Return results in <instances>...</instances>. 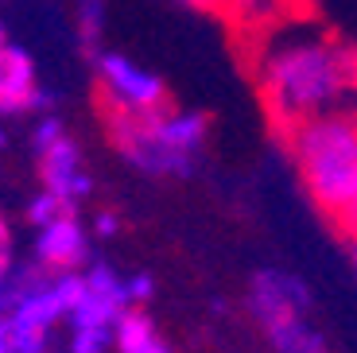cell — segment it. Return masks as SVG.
Returning a JSON list of instances; mask_svg holds the SVG:
<instances>
[{"instance_id": "17", "label": "cell", "mask_w": 357, "mask_h": 353, "mask_svg": "<svg viewBox=\"0 0 357 353\" xmlns=\"http://www.w3.org/2000/svg\"><path fill=\"white\" fill-rule=\"evenodd\" d=\"M8 303H12V287H8V280H0V315L8 310Z\"/></svg>"}, {"instance_id": "8", "label": "cell", "mask_w": 357, "mask_h": 353, "mask_svg": "<svg viewBox=\"0 0 357 353\" xmlns=\"http://www.w3.org/2000/svg\"><path fill=\"white\" fill-rule=\"evenodd\" d=\"M43 93L36 86V66L20 47L0 43V109L4 113H24V109H39Z\"/></svg>"}, {"instance_id": "20", "label": "cell", "mask_w": 357, "mask_h": 353, "mask_svg": "<svg viewBox=\"0 0 357 353\" xmlns=\"http://www.w3.org/2000/svg\"><path fill=\"white\" fill-rule=\"evenodd\" d=\"M0 43H4V31H0Z\"/></svg>"}, {"instance_id": "6", "label": "cell", "mask_w": 357, "mask_h": 353, "mask_svg": "<svg viewBox=\"0 0 357 353\" xmlns=\"http://www.w3.org/2000/svg\"><path fill=\"white\" fill-rule=\"evenodd\" d=\"M98 82H101V93L109 101V113H160L167 109V86L160 82V74L144 70L140 62H132L128 54H116L105 51L98 59Z\"/></svg>"}, {"instance_id": "9", "label": "cell", "mask_w": 357, "mask_h": 353, "mask_svg": "<svg viewBox=\"0 0 357 353\" xmlns=\"http://www.w3.org/2000/svg\"><path fill=\"white\" fill-rule=\"evenodd\" d=\"M113 353H171V345L160 334V326L148 318V310L132 307L121 315L113 330Z\"/></svg>"}, {"instance_id": "5", "label": "cell", "mask_w": 357, "mask_h": 353, "mask_svg": "<svg viewBox=\"0 0 357 353\" xmlns=\"http://www.w3.org/2000/svg\"><path fill=\"white\" fill-rule=\"evenodd\" d=\"M36 159H39V179H43V190H51L66 210H78L82 198L93 190V179L82 167V151L78 144L66 136L63 121L43 117L36 124Z\"/></svg>"}, {"instance_id": "19", "label": "cell", "mask_w": 357, "mask_h": 353, "mask_svg": "<svg viewBox=\"0 0 357 353\" xmlns=\"http://www.w3.org/2000/svg\"><path fill=\"white\" fill-rule=\"evenodd\" d=\"M349 113H354V117H357V101H354V105H349Z\"/></svg>"}, {"instance_id": "14", "label": "cell", "mask_w": 357, "mask_h": 353, "mask_svg": "<svg viewBox=\"0 0 357 353\" xmlns=\"http://www.w3.org/2000/svg\"><path fill=\"white\" fill-rule=\"evenodd\" d=\"M0 353H20V345H16V330H12L8 315H0Z\"/></svg>"}, {"instance_id": "7", "label": "cell", "mask_w": 357, "mask_h": 353, "mask_svg": "<svg viewBox=\"0 0 357 353\" xmlns=\"http://www.w3.org/2000/svg\"><path fill=\"white\" fill-rule=\"evenodd\" d=\"M31 253H36V264L47 272H82L89 264V230L78 213L66 210L51 225L36 230Z\"/></svg>"}, {"instance_id": "13", "label": "cell", "mask_w": 357, "mask_h": 353, "mask_svg": "<svg viewBox=\"0 0 357 353\" xmlns=\"http://www.w3.org/2000/svg\"><path fill=\"white\" fill-rule=\"evenodd\" d=\"M12 268H16V260H12V237L4 230V221H0V280H8Z\"/></svg>"}, {"instance_id": "2", "label": "cell", "mask_w": 357, "mask_h": 353, "mask_svg": "<svg viewBox=\"0 0 357 353\" xmlns=\"http://www.w3.org/2000/svg\"><path fill=\"white\" fill-rule=\"evenodd\" d=\"M299 183L326 218L357 237V117L349 109L319 113L284 128Z\"/></svg>"}, {"instance_id": "18", "label": "cell", "mask_w": 357, "mask_h": 353, "mask_svg": "<svg viewBox=\"0 0 357 353\" xmlns=\"http://www.w3.org/2000/svg\"><path fill=\"white\" fill-rule=\"evenodd\" d=\"M349 268H354V280H357V237L349 241Z\"/></svg>"}, {"instance_id": "12", "label": "cell", "mask_w": 357, "mask_h": 353, "mask_svg": "<svg viewBox=\"0 0 357 353\" xmlns=\"http://www.w3.org/2000/svg\"><path fill=\"white\" fill-rule=\"evenodd\" d=\"M128 295H132V307H144L155 295V280L148 272H132L128 276Z\"/></svg>"}, {"instance_id": "3", "label": "cell", "mask_w": 357, "mask_h": 353, "mask_svg": "<svg viewBox=\"0 0 357 353\" xmlns=\"http://www.w3.org/2000/svg\"><path fill=\"white\" fill-rule=\"evenodd\" d=\"M311 287L287 268H257L249 280V315L272 353H331L311 322Z\"/></svg>"}, {"instance_id": "10", "label": "cell", "mask_w": 357, "mask_h": 353, "mask_svg": "<svg viewBox=\"0 0 357 353\" xmlns=\"http://www.w3.org/2000/svg\"><path fill=\"white\" fill-rule=\"evenodd\" d=\"M229 12H237L249 27H260V31L268 36L272 27L284 24L287 0H229Z\"/></svg>"}, {"instance_id": "15", "label": "cell", "mask_w": 357, "mask_h": 353, "mask_svg": "<svg viewBox=\"0 0 357 353\" xmlns=\"http://www.w3.org/2000/svg\"><path fill=\"white\" fill-rule=\"evenodd\" d=\"M93 230H98L101 237H109V233H116V218H113V213H98V221H93Z\"/></svg>"}, {"instance_id": "1", "label": "cell", "mask_w": 357, "mask_h": 353, "mask_svg": "<svg viewBox=\"0 0 357 353\" xmlns=\"http://www.w3.org/2000/svg\"><path fill=\"white\" fill-rule=\"evenodd\" d=\"M257 89L276 128L357 101V51L314 27H272L257 54Z\"/></svg>"}, {"instance_id": "11", "label": "cell", "mask_w": 357, "mask_h": 353, "mask_svg": "<svg viewBox=\"0 0 357 353\" xmlns=\"http://www.w3.org/2000/svg\"><path fill=\"white\" fill-rule=\"evenodd\" d=\"M59 213H66V206L59 202V198L51 195V190H39L31 202H27V210H24V218L31 221V230H43V225H51Z\"/></svg>"}, {"instance_id": "16", "label": "cell", "mask_w": 357, "mask_h": 353, "mask_svg": "<svg viewBox=\"0 0 357 353\" xmlns=\"http://www.w3.org/2000/svg\"><path fill=\"white\" fill-rule=\"evenodd\" d=\"M195 8H206V12H218V8H229V0H187Z\"/></svg>"}, {"instance_id": "4", "label": "cell", "mask_w": 357, "mask_h": 353, "mask_svg": "<svg viewBox=\"0 0 357 353\" xmlns=\"http://www.w3.org/2000/svg\"><path fill=\"white\" fill-rule=\"evenodd\" d=\"M125 310H132L128 276H121L116 268L101 264V260H89L82 268V295L63 326L66 330L63 350L66 353H113V330Z\"/></svg>"}]
</instances>
